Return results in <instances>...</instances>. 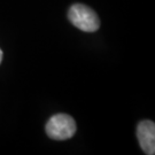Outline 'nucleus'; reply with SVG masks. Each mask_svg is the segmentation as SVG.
Segmentation results:
<instances>
[{"mask_svg": "<svg viewBox=\"0 0 155 155\" xmlns=\"http://www.w3.org/2000/svg\"><path fill=\"white\" fill-rule=\"evenodd\" d=\"M68 17L76 28L85 32H94L100 27V20L97 13L82 4L72 5L68 12Z\"/></svg>", "mask_w": 155, "mask_h": 155, "instance_id": "nucleus-1", "label": "nucleus"}, {"mask_svg": "<svg viewBox=\"0 0 155 155\" xmlns=\"http://www.w3.org/2000/svg\"><path fill=\"white\" fill-rule=\"evenodd\" d=\"M76 122L67 114H56L46 124V133L53 140H66L76 132Z\"/></svg>", "mask_w": 155, "mask_h": 155, "instance_id": "nucleus-2", "label": "nucleus"}, {"mask_svg": "<svg viewBox=\"0 0 155 155\" xmlns=\"http://www.w3.org/2000/svg\"><path fill=\"white\" fill-rule=\"evenodd\" d=\"M137 137L139 145L145 154L153 155L155 153V124L152 121H143L137 127Z\"/></svg>", "mask_w": 155, "mask_h": 155, "instance_id": "nucleus-3", "label": "nucleus"}, {"mask_svg": "<svg viewBox=\"0 0 155 155\" xmlns=\"http://www.w3.org/2000/svg\"><path fill=\"white\" fill-rule=\"evenodd\" d=\"M1 61H2V51L0 50V63H1Z\"/></svg>", "mask_w": 155, "mask_h": 155, "instance_id": "nucleus-4", "label": "nucleus"}]
</instances>
